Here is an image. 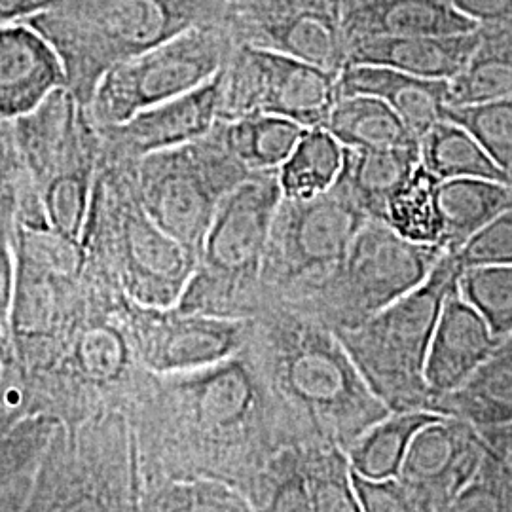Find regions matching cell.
I'll list each match as a JSON object with an SVG mask.
<instances>
[{"mask_svg":"<svg viewBox=\"0 0 512 512\" xmlns=\"http://www.w3.org/2000/svg\"><path fill=\"white\" fill-rule=\"evenodd\" d=\"M454 256L463 270L473 266L512 264V207L467 241Z\"/></svg>","mask_w":512,"mask_h":512,"instance_id":"cell-41","label":"cell"},{"mask_svg":"<svg viewBox=\"0 0 512 512\" xmlns=\"http://www.w3.org/2000/svg\"><path fill=\"white\" fill-rule=\"evenodd\" d=\"M501 340L488 321L458 293L448 296L431 340L425 378L437 399L454 393L494 357Z\"/></svg>","mask_w":512,"mask_h":512,"instance_id":"cell-20","label":"cell"},{"mask_svg":"<svg viewBox=\"0 0 512 512\" xmlns=\"http://www.w3.org/2000/svg\"><path fill=\"white\" fill-rule=\"evenodd\" d=\"M459 14L475 21L478 27L512 29V0H446Z\"/></svg>","mask_w":512,"mask_h":512,"instance_id":"cell-43","label":"cell"},{"mask_svg":"<svg viewBox=\"0 0 512 512\" xmlns=\"http://www.w3.org/2000/svg\"><path fill=\"white\" fill-rule=\"evenodd\" d=\"M439 412L480 425L511 423L512 361L494 355L459 389L440 399Z\"/></svg>","mask_w":512,"mask_h":512,"instance_id":"cell-34","label":"cell"},{"mask_svg":"<svg viewBox=\"0 0 512 512\" xmlns=\"http://www.w3.org/2000/svg\"><path fill=\"white\" fill-rule=\"evenodd\" d=\"M346 148V147H344ZM420 164V147L385 150H344L340 184L368 219L384 220L385 207L395 190Z\"/></svg>","mask_w":512,"mask_h":512,"instance_id":"cell-26","label":"cell"},{"mask_svg":"<svg viewBox=\"0 0 512 512\" xmlns=\"http://www.w3.org/2000/svg\"><path fill=\"white\" fill-rule=\"evenodd\" d=\"M480 44L465 69L448 82V107H463L512 95V29L478 27Z\"/></svg>","mask_w":512,"mask_h":512,"instance_id":"cell-28","label":"cell"},{"mask_svg":"<svg viewBox=\"0 0 512 512\" xmlns=\"http://www.w3.org/2000/svg\"><path fill=\"white\" fill-rule=\"evenodd\" d=\"M446 253L459 249L512 207V186L488 179H450L437 188Z\"/></svg>","mask_w":512,"mask_h":512,"instance_id":"cell-25","label":"cell"},{"mask_svg":"<svg viewBox=\"0 0 512 512\" xmlns=\"http://www.w3.org/2000/svg\"><path fill=\"white\" fill-rule=\"evenodd\" d=\"M461 272L454 253H444L418 289L359 327L334 332L372 393L391 414H440L425 368L440 311L448 296L458 291Z\"/></svg>","mask_w":512,"mask_h":512,"instance_id":"cell-7","label":"cell"},{"mask_svg":"<svg viewBox=\"0 0 512 512\" xmlns=\"http://www.w3.org/2000/svg\"><path fill=\"white\" fill-rule=\"evenodd\" d=\"M275 403L304 421L313 444L349 446L391 412L368 387L336 334L308 313L270 308L247 342Z\"/></svg>","mask_w":512,"mask_h":512,"instance_id":"cell-2","label":"cell"},{"mask_svg":"<svg viewBox=\"0 0 512 512\" xmlns=\"http://www.w3.org/2000/svg\"><path fill=\"white\" fill-rule=\"evenodd\" d=\"M272 399L247 344L215 365L152 374L126 416L139 478L203 476L243 494L272 459L264 452Z\"/></svg>","mask_w":512,"mask_h":512,"instance_id":"cell-1","label":"cell"},{"mask_svg":"<svg viewBox=\"0 0 512 512\" xmlns=\"http://www.w3.org/2000/svg\"><path fill=\"white\" fill-rule=\"evenodd\" d=\"M439 184L440 179L420 162L412 175L389 198L385 207V224H389L408 241L440 247L442 220L437 203Z\"/></svg>","mask_w":512,"mask_h":512,"instance_id":"cell-35","label":"cell"},{"mask_svg":"<svg viewBox=\"0 0 512 512\" xmlns=\"http://www.w3.org/2000/svg\"><path fill=\"white\" fill-rule=\"evenodd\" d=\"M437 416L435 412H399L378 421L349 446L351 471L370 480L397 476L410 440Z\"/></svg>","mask_w":512,"mask_h":512,"instance_id":"cell-33","label":"cell"},{"mask_svg":"<svg viewBox=\"0 0 512 512\" xmlns=\"http://www.w3.org/2000/svg\"><path fill=\"white\" fill-rule=\"evenodd\" d=\"M480 463L473 429L459 418L440 414L410 440L397 480L439 512L469 484Z\"/></svg>","mask_w":512,"mask_h":512,"instance_id":"cell-18","label":"cell"},{"mask_svg":"<svg viewBox=\"0 0 512 512\" xmlns=\"http://www.w3.org/2000/svg\"><path fill=\"white\" fill-rule=\"evenodd\" d=\"M458 293L488 321L499 340L512 334V264L465 268Z\"/></svg>","mask_w":512,"mask_h":512,"instance_id":"cell-38","label":"cell"},{"mask_svg":"<svg viewBox=\"0 0 512 512\" xmlns=\"http://www.w3.org/2000/svg\"><path fill=\"white\" fill-rule=\"evenodd\" d=\"M228 31L236 44L291 55L330 73L340 74L348 65V38L342 21L325 12L298 10Z\"/></svg>","mask_w":512,"mask_h":512,"instance_id":"cell-21","label":"cell"},{"mask_svg":"<svg viewBox=\"0 0 512 512\" xmlns=\"http://www.w3.org/2000/svg\"><path fill=\"white\" fill-rule=\"evenodd\" d=\"M16 279L10 310V357L2 363L19 374L50 365L86 317L93 277L80 239L50 222L14 230Z\"/></svg>","mask_w":512,"mask_h":512,"instance_id":"cell-6","label":"cell"},{"mask_svg":"<svg viewBox=\"0 0 512 512\" xmlns=\"http://www.w3.org/2000/svg\"><path fill=\"white\" fill-rule=\"evenodd\" d=\"M124 319L141 363L152 374H177L215 365L249 342L253 319H226L126 300Z\"/></svg>","mask_w":512,"mask_h":512,"instance_id":"cell-16","label":"cell"},{"mask_svg":"<svg viewBox=\"0 0 512 512\" xmlns=\"http://www.w3.org/2000/svg\"><path fill=\"white\" fill-rule=\"evenodd\" d=\"M243 495L255 512H313L300 452L281 450L251 480Z\"/></svg>","mask_w":512,"mask_h":512,"instance_id":"cell-37","label":"cell"},{"mask_svg":"<svg viewBox=\"0 0 512 512\" xmlns=\"http://www.w3.org/2000/svg\"><path fill=\"white\" fill-rule=\"evenodd\" d=\"M444 118L467 129L512 184V95L463 107L446 105Z\"/></svg>","mask_w":512,"mask_h":512,"instance_id":"cell-39","label":"cell"},{"mask_svg":"<svg viewBox=\"0 0 512 512\" xmlns=\"http://www.w3.org/2000/svg\"><path fill=\"white\" fill-rule=\"evenodd\" d=\"M228 0H55L27 23L54 46L67 90L88 107L116 65L200 25L224 23Z\"/></svg>","mask_w":512,"mask_h":512,"instance_id":"cell-4","label":"cell"},{"mask_svg":"<svg viewBox=\"0 0 512 512\" xmlns=\"http://www.w3.org/2000/svg\"><path fill=\"white\" fill-rule=\"evenodd\" d=\"M23 505H6V507H0V512H19Z\"/></svg>","mask_w":512,"mask_h":512,"instance_id":"cell-46","label":"cell"},{"mask_svg":"<svg viewBox=\"0 0 512 512\" xmlns=\"http://www.w3.org/2000/svg\"><path fill=\"white\" fill-rule=\"evenodd\" d=\"M135 167L99 156L80 243L93 272L129 300L150 308H173L200 258L148 215L137 194Z\"/></svg>","mask_w":512,"mask_h":512,"instance_id":"cell-5","label":"cell"},{"mask_svg":"<svg viewBox=\"0 0 512 512\" xmlns=\"http://www.w3.org/2000/svg\"><path fill=\"white\" fill-rule=\"evenodd\" d=\"M14 135L50 224L80 239L101 156V133L88 110L67 86L59 88L14 122Z\"/></svg>","mask_w":512,"mask_h":512,"instance_id":"cell-11","label":"cell"},{"mask_svg":"<svg viewBox=\"0 0 512 512\" xmlns=\"http://www.w3.org/2000/svg\"><path fill=\"white\" fill-rule=\"evenodd\" d=\"M480 44V29L461 35L366 37L351 40L348 65H378L401 73L454 80Z\"/></svg>","mask_w":512,"mask_h":512,"instance_id":"cell-22","label":"cell"},{"mask_svg":"<svg viewBox=\"0 0 512 512\" xmlns=\"http://www.w3.org/2000/svg\"><path fill=\"white\" fill-rule=\"evenodd\" d=\"M346 95L382 99L421 139L444 118L448 80H429L378 65H346L338 76V97Z\"/></svg>","mask_w":512,"mask_h":512,"instance_id":"cell-23","label":"cell"},{"mask_svg":"<svg viewBox=\"0 0 512 512\" xmlns=\"http://www.w3.org/2000/svg\"><path fill=\"white\" fill-rule=\"evenodd\" d=\"M0 372H2V361H0Z\"/></svg>","mask_w":512,"mask_h":512,"instance_id":"cell-47","label":"cell"},{"mask_svg":"<svg viewBox=\"0 0 512 512\" xmlns=\"http://www.w3.org/2000/svg\"><path fill=\"white\" fill-rule=\"evenodd\" d=\"M217 128L226 147L253 175L277 171L306 131L274 114H249L232 122H217Z\"/></svg>","mask_w":512,"mask_h":512,"instance_id":"cell-29","label":"cell"},{"mask_svg":"<svg viewBox=\"0 0 512 512\" xmlns=\"http://www.w3.org/2000/svg\"><path fill=\"white\" fill-rule=\"evenodd\" d=\"M234 46L226 23L188 29L110 69L86 110L97 128L126 122L141 110L209 82L226 65Z\"/></svg>","mask_w":512,"mask_h":512,"instance_id":"cell-14","label":"cell"},{"mask_svg":"<svg viewBox=\"0 0 512 512\" xmlns=\"http://www.w3.org/2000/svg\"><path fill=\"white\" fill-rule=\"evenodd\" d=\"M18 202L0 198V361L10 357V310L16 279L14 230Z\"/></svg>","mask_w":512,"mask_h":512,"instance_id":"cell-40","label":"cell"},{"mask_svg":"<svg viewBox=\"0 0 512 512\" xmlns=\"http://www.w3.org/2000/svg\"><path fill=\"white\" fill-rule=\"evenodd\" d=\"M61 421L0 404V507L23 505Z\"/></svg>","mask_w":512,"mask_h":512,"instance_id":"cell-24","label":"cell"},{"mask_svg":"<svg viewBox=\"0 0 512 512\" xmlns=\"http://www.w3.org/2000/svg\"><path fill=\"white\" fill-rule=\"evenodd\" d=\"M344 150L327 129H306L291 156L277 169L283 198H315L329 192L342 173Z\"/></svg>","mask_w":512,"mask_h":512,"instance_id":"cell-32","label":"cell"},{"mask_svg":"<svg viewBox=\"0 0 512 512\" xmlns=\"http://www.w3.org/2000/svg\"><path fill=\"white\" fill-rule=\"evenodd\" d=\"M420 162L440 181L488 179L511 184L475 137L448 118H442L421 137Z\"/></svg>","mask_w":512,"mask_h":512,"instance_id":"cell-30","label":"cell"},{"mask_svg":"<svg viewBox=\"0 0 512 512\" xmlns=\"http://www.w3.org/2000/svg\"><path fill=\"white\" fill-rule=\"evenodd\" d=\"M281 200L277 171L256 173L222 200L179 310L226 319L264 311L260 272Z\"/></svg>","mask_w":512,"mask_h":512,"instance_id":"cell-8","label":"cell"},{"mask_svg":"<svg viewBox=\"0 0 512 512\" xmlns=\"http://www.w3.org/2000/svg\"><path fill=\"white\" fill-rule=\"evenodd\" d=\"M220 97L222 69L192 92L141 110L126 122L97 128L101 158L137 165L150 154L202 139L219 122Z\"/></svg>","mask_w":512,"mask_h":512,"instance_id":"cell-17","label":"cell"},{"mask_svg":"<svg viewBox=\"0 0 512 512\" xmlns=\"http://www.w3.org/2000/svg\"><path fill=\"white\" fill-rule=\"evenodd\" d=\"M251 177L217 124L202 139L150 154L135 167L137 194L148 215L198 258L220 203Z\"/></svg>","mask_w":512,"mask_h":512,"instance_id":"cell-12","label":"cell"},{"mask_svg":"<svg viewBox=\"0 0 512 512\" xmlns=\"http://www.w3.org/2000/svg\"><path fill=\"white\" fill-rule=\"evenodd\" d=\"M338 76L291 55L236 44L222 67L219 122L274 114L323 128L338 101Z\"/></svg>","mask_w":512,"mask_h":512,"instance_id":"cell-15","label":"cell"},{"mask_svg":"<svg viewBox=\"0 0 512 512\" xmlns=\"http://www.w3.org/2000/svg\"><path fill=\"white\" fill-rule=\"evenodd\" d=\"M446 251L399 236L384 220L368 219L338 270L298 308L332 332L353 329L418 289Z\"/></svg>","mask_w":512,"mask_h":512,"instance_id":"cell-13","label":"cell"},{"mask_svg":"<svg viewBox=\"0 0 512 512\" xmlns=\"http://www.w3.org/2000/svg\"><path fill=\"white\" fill-rule=\"evenodd\" d=\"M366 220L338 183L315 198H283L260 272L264 311L302 308L344 262Z\"/></svg>","mask_w":512,"mask_h":512,"instance_id":"cell-10","label":"cell"},{"mask_svg":"<svg viewBox=\"0 0 512 512\" xmlns=\"http://www.w3.org/2000/svg\"><path fill=\"white\" fill-rule=\"evenodd\" d=\"M139 512H255L238 488L203 476L141 480Z\"/></svg>","mask_w":512,"mask_h":512,"instance_id":"cell-31","label":"cell"},{"mask_svg":"<svg viewBox=\"0 0 512 512\" xmlns=\"http://www.w3.org/2000/svg\"><path fill=\"white\" fill-rule=\"evenodd\" d=\"M55 0H0V27L12 23H27L46 12Z\"/></svg>","mask_w":512,"mask_h":512,"instance_id":"cell-44","label":"cell"},{"mask_svg":"<svg viewBox=\"0 0 512 512\" xmlns=\"http://www.w3.org/2000/svg\"><path fill=\"white\" fill-rule=\"evenodd\" d=\"M323 128L346 148H418L420 139L385 101L372 95L338 97Z\"/></svg>","mask_w":512,"mask_h":512,"instance_id":"cell-27","label":"cell"},{"mask_svg":"<svg viewBox=\"0 0 512 512\" xmlns=\"http://www.w3.org/2000/svg\"><path fill=\"white\" fill-rule=\"evenodd\" d=\"M494 355L512 361V334L501 340V344H499V348L495 349Z\"/></svg>","mask_w":512,"mask_h":512,"instance_id":"cell-45","label":"cell"},{"mask_svg":"<svg viewBox=\"0 0 512 512\" xmlns=\"http://www.w3.org/2000/svg\"><path fill=\"white\" fill-rule=\"evenodd\" d=\"M300 467L310 494L311 511L363 512L346 450L311 444L300 452Z\"/></svg>","mask_w":512,"mask_h":512,"instance_id":"cell-36","label":"cell"},{"mask_svg":"<svg viewBox=\"0 0 512 512\" xmlns=\"http://www.w3.org/2000/svg\"><path fill=\"white\" fill-rule=\"evenodd\" d=\"M92 277L88 313L50 365L33 374L2 366L0 404L76 427L110 412L128 416L139 401L152 372L129 336L124 319L128 296L93 272Z\"/></svg>","mask_w":512,"mask_h":512,"instance_id":"cell-3","label":"cell"},{"mask_svg":"<svg viewBox=\"0 0 512 512\" xmlns=\"http://www.w3.org/2000/svg\"><path fill=\"white\" fill-rule=\"evenodd\" d=\"M139 465L126 414L59 427L19 512H139Z\"/></svg>","mask_w":512,"mask_h":512,"instance_id":"cell-9","label":"cell"},{"mask_svg":"<svg viewBox=\"0 0 512 512\" xmlns=\"http://www.w3.org/2000/svg\"><path fill=\"white\" fill-rule=\"evenodd\" d=\"M67 76L54 46L29 23L0 27V120L33 112Z\"/></svg>","mask_w":512,"mask_h":512,"instance_id":"cell-19","label":"cell"},{"mask_svg":"<svg viewBox=\"0 0 512 512\" xmlns=\"http://www.w3.org/2000/svg\"><path fill=\"white\" fill-rule=\"evenodd\" d=\"M353 484L363 512H435L403 486L397 476L370 480L353 473Z\"/></svg>","mask_w":512,"mask_h":512,"instance_id":"cell-42","label":"cell"}]
</instances>
